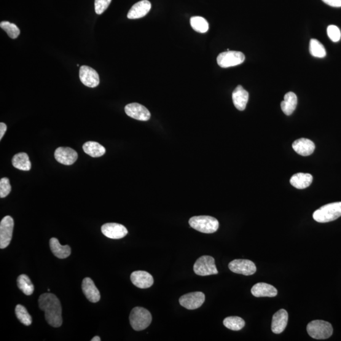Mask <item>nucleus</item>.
Segmentation results:
<instances>
[{
	"instance_id": "5701e85b",
	"label": "nucleus",
	"mask_w": 341,
	"mask_h": 341,
	"mask_svg": "<svg viewBox=\"0 0 341 341\" xmlns=\"http://www.w3.org/2000/svg\"><path fill=\"white\" fill-rule=\"evenodd\" d=\"M313 181V176L308 173H299L294 174L290 179V184L298 189H305Z\"/></svg>"
},
{
	"instance_id": "b1692460",
	"label": "nucleus",
	"mask_w": 341,
	"mask_h": 341,
	"mask_svg": "<svg viewBox=\"0 0 341 341\" xmlns=\"http://www.w3.org/2000/svg\"><path fill=\"white\" fill-rule=\"evenodd\" d=\"M298 104L297 96L294 93L289 92L284 96V101L281 102L282 111L286 115H291L296 109Z\"/></svg>"
},
{
	"instance_id": "7c9ffc66",
	"label": "nucleus",
	"mask_w": 341,
	"mask_h": 341,
	"mask_svg": "<svg viewBox=\"0 0 341 341\" xmlns=\"http://www.w3.org/2000/svg\"><path fill=\"white\" fill-rule=\"evenodd\" d=\"M15 314L21 323H22L26 326H29L31 325L32 322L31 316L29 315L28 310H27L26 308L24 307V306L21 305H17L16 306Z\"/></svg>"
},
{
	"instance_id": "a211bd4d",
	"label": "nucleus",
	"mask_w": 341,
	"mask_h": 341,
	"mask_svg": "<svg viewBox=\"0 0 341 341\" xmlns=\"http://www.w3.org/2000/svg\"><path fill=\"white\" fill-rule=\"evenodd\" d=\"M82 289L87 299L92 303L98 302L101 299L100 292L95 283L89 278H85L82 281Z\"/></svg>"
},
{
	"instance_id": "20e7f679",
	"label": "nucleus",
	"mask_w": 341,
	"mask_h": 341,
	"mask_svg": "<svg viewBox=\"0 0 341 341\" xmlns=\"http://www.w3.org/2000/svg\"><path fill=\"white\" fill-rule=\"evenodd\" d=\"M129 319L131 327L136 331H141L151 324L152 315L146 308L135 307L131 310Z\"/></svg>"
},
{
	"instance_id": "9d476101",
	"label": "nucleus",
	"mask_w": 341,
	"mask_h": 341,
	"mask_svg": "<svg viewBox=\"0 0 341 341\" xmlns=\"http://www.w3.org/2000/svg\"><path fill=\"white\" fill-rule=\"evenodd\" d=\"M205 294L202 292H190L179 298V302L182 307L188 310H195L200 308L205 302Z\"/></svg>"
},
{
	"instance_id": "ddd939ff",
	"label": "nucleus",
	"mask_w": 341,
	"mask_h": 341,
	"mask_svg": "<svg viewBox=\"0 0 341 341\" xmlns=\"http://www.w3.org/2000/svg\"><path fill=\"white\" fill-rule=\"evenodd\" d=\"M55 158L58 163L70 166L73 165L78 159V154L70 147H58L55 152Z\"/></svg>"
},
{
	"instance_id": "cd10ccee",
	"label": "nucleus",
	"mask_w": 341,
	"mask_h": 341,
	"mask_svg": "<svg viewBox=\"0 0 341 341\" xmlns=\"http://www.w3.org/2000/svg\"><path fill=\"white\" fill-rule=\"evenodd\" d=\"M223 324L226 328L238 331L245 327V322L243 319L239 316H229L224 319Z\"/></svg>"
},
{
	"instance_id": "2f4dec72",
	"label": "nucleus",
	"mask_w": 341,
	"mask_h": 341,
	"mask_svg": "<svg viewBox=\"0 0 341 341\" xmlns=\"http://www.w3.org/2000/svg\"><path fill=\"white\" fill-rule=\"evenodd\" d=\"M0 27L7 32L10 38L16 39L19 36L20 31L18 27L14 24L10 23L9 21H4L0 24Z\"/></svg>"
},
{
	"instance_id": "f3484780",
	"label": "nucleus",
	"mask_w": 341,
	"mask_h": 341,
	"mask_svg": "<svg viewBox=\"0 0 341 341\" xmlns=\"http://www.w3.org/2000/svg\"><path fill=\"white\" fill-rule=\"evenodd\" d=\"M151 9V4L148 0H142L137 3L129 10L127 17L129 19H138L145 17Z\"/></svg>"
},
{
	"instance_id": "4c0bfd02",
	"label": "nucleus",
	"mask_w": 341,
	"mask_h": 341,
	"mask_svg": "<svg viewBox=\"0 0 341 341\" xmlns=\"http://www.w3.org/2000/svg\"><path fill=\"white\" fill-rule=\"evenodd\" d=\"M101 340V338L99 337V336H95L92 339H91V341H100Z\"/></svg>"
},
{
	"instance_id": "7ed1b4c3",
	"label": "nucleus",
	"mask_w": 341,
	"mask_h": 341,
	"mask_svg": "<svg viewBox=\"0 0 341 341\" xmlns=\"http://www.w3.org/2000/svg\"><path fill=\"white\" fill-rule=\"evenodd\" d=\"M189 224L193 229L207 234L216 232L219 225L216 218L208 216L192 217L189 220Z\"/></svg>"
},
{
	"instance_id": "f8f14e48",
	"label": "nucleus",
	"mask_w": 341,
	"mask_h": 341,
	"mask_svg": "<svg viewBox=\"0 0 341 341\" xmlns=\"http://www.w3.org/2000/svg\"><path fill=\"white\" fill-rule=\"evenodd\" d=\"M126 114L133 119L139 121H148L150 118V112L146 107L139 103L127 104L125 107Z\"/></svg>"
},
{
	"instance_id": "e433bc0d",
	"label": "nucleus",
	"mask_w": 341,
	"mask_h": 341,
	"mask_svg": "<svg viewBox=\"0 0 341 341\" xmlns=\"http://www.w3.org/2000/svg\"><path fill=\"white\" fill-rule=\"evenodd\" d=\"M7 130V127L6 124H5L4 123H0V140H2L5 135V132H6Z\"/></svg>"
},
{
	"instance_id": "a878e982",
	"label": "nucleus",
	"mask_w": 341,
	"mask_h": 341,
	"mask_svg": "<svg viewBox=\"0 0 341 341\" xmlns=\"http://www.w3.org/2000/svg\"><path fill=\"white\" fill-rule=\"evenodd\" d=\"M12 165L15 168L21 171H29L31 169V163L26 153L20 152L12 158Z\"/></svg>"
},
{
	"instance_id": "4be33fe9",
	"label": "nucleus",
	"mask_w": 341,
	"mask_h": 341,
	"mask_svg": "<svg viewBox=\"0 0 341 341\" xmlns=\"http://www.w3.org/2000/svg\"><path fill=\"white\" fill-rule=\"evenodd\" d=\"M50 246L51 251L55 256L58 259H63L69 257L71 254V248L69 245L62 246L61 245L58 239L52 238L50 240Z\"/></svg>"
},
{
	"instance_id": "4468645a",
	"label": "nucleus",
	"mask_w": 341,
	"mask_h": 341,
	"mask_svg": "<svg viewBox=\"0 0 341 341\" xmlns=\"http://www.w3.org/2000/svg\"><path fill=\"white\" fill-rule=\"evenodd\" d=\"M101 232L106 237L115 239L124 238L128 234V230L124 225L118 223H106L101 227Z\"/></svg>"
},
{
	"instance_id": "bb28decb",
	"label": "nucleus",
	"mask_w": 341,
	"mask_h": 341,
	"mask_svg": "<svg viewBox=\"0 0 341 341\" xmlns=\"http://www.w3.org/2000/svg\"><path fill=\"white\" fill-rule=\"evenodd\" d=\"M17 286L21 291L26 295L30 296L33 293L34 286L31 279L26 275H21L17 278Z\"/></svg>"
},
{
	"instance_id": "39448f33",
	"label": "nucleus",
	"mask_w": 341,
	"mask_h": 341,
	"mask_svg": "<svg viewBox=\"0 0 341 341\" xmlns=\"http://www.w3.org/2000/svg\"><path fill=\"white\" fill-rule=\"evenodd\" d=\"M307 331L310 336L315 339H328L333 334L332 325L329 322L320 320L310 322Z\"/></svg>"
},
{
	"instance_id": "1a4fd4ad",
	"label": "nucleus",
	"mask_w": 341,
	"mask_h": 341,
	"mask_svg": "<svg viewBox=\"0 0 341 341\" xmlns=\"http://www.w3.org/2000/svg\"><path fill=\"white\" fill-rule=\"evenodd\" d=\"M231 271L239 275L251 276L257 270L256 265L251 260L246 259H236L231 262L228 265Z\"/></svg>"
},
{
	"instance_id": "9b49d317",
	"label": "nucleus",
	"mask_w": 341,
	"mask_h": 341,
	"mask_svg": "<svg viewBox=\"0 0 341 341\" xmlns=\"http://www.w3.org/2000/svg\"><path fill=\"white\" fill-rule=\"evenodd\" d=\"M79 77L82 84L88 87H96L100 82L98 72L90 66H80Z\"/></svg>"
},
{
	"instance_id": "423d86ee",
	"label": "nucleus",
	"mask_w": 341,
	"mask_h": 341,
	"mask_svg": "<svg viewBox=\"0 0 341 341\" xmlns=\"http://www.w3.org/2000/svg\"><path fill=\"white\" fill-rule=\"evenodd\" d=\"M196 275L200 276L215 275L218 274L213 257L204 256L198 258L193 266Z\"/></svg>"
},
{
	"instance_id": "412c9836",
	"label": "nucleus",
	"mask_w": 341,
	"mask_h": 341,
	"mask_svg": "<svg viewBox=\"0 0 341 341\" xmlns=\"http://www.w3.org/2000/svg\"><path fill=\"white\" fill-rule=\"evenodd\" d=\"M252 294L256 297H275L278 294V290L270 284L259 283L252 287Z\"/></svg>"
},
{
	"instance_id": "6ab92c4d",
	"label": "nucleus",
	"mask_w": 341,
	"mask_h": 341,
	"mask_svg": "<svg viewBox=\"0 0 341 341\" xmlns=\"http://www.w3.org/2000/svg\"><path fill=\"white\" fill-rule=\"evenodd\" d=\"M292 149L298 154L303 156H308L313 154L315 149V144L309 139H300L297 140L292 145Z\"/></svg>"
},
{
	"instance_id": "6e6552de",
	"label": "nucleus",
	"mask_w": 341,
	"mask_h": 341,
	"mask_svg": "<svg viewBox=\"0 0 341 341\" xmlns=\"http://www.w3.org/2000/svg\"><path fill=\"white\" fill-rule=\"evenodd\" d=\"M14 222L12 217L7 216L0 222V248L4 249L12 240Z\"/></svg>"
},
{
	"instance_id": "c756f323",
	"label": "nucleus",
	"mask_w": 341,
	"mask_h": 341,
	"mask_svg": "<svg viewBox=\"0 0 341 341\" xmlns=\"http://www.w3.org/2000/svg\"><path fill=\"white\" fill-rule=\"evenodd\" d=\"M309 50L311 55L314 57L322 58L326 56V49L318 40L315 39L310 40Z\"/></svg>"
},
{
	"instance_id": "c9c22d12",
	"label": "nucleus",
	"mask_w": 341,
	"mask_h": 341,
	"mask_svg": "<svg viewBox=\"0 0 341 341\" xmlns=\"http://www.w3.org/2000/svg\"><path fill=\"white\" fill-rule=\"evenodd\" d=\"M322 2L332 7H341V0H322Z\"/></svg>"
},
{
	"instance_id": "f257e3e1",
	"label": "nucleus",
	"mask_w": 341,
	"mask_h": 341,
	"mask_svg": "<svg viewBox=\"0 0 341 341\" xmlns=\"http://www.w3.org/2000/svg\"><path fill=\"white\" fill-rule=\"evenodd\" d=\"M38 302L48 323L56 328L60 327L63 322L62 308L58 298L52 293H44L40 296Z\"/></svg>"
},
{
	"instance_id": "dca6fc26",
	"label": "nucleus",
	"mask_w": 341,
	"mask_h": 341,
	"mask_svg": "<svg viewBox=\"0 0 341 341\" xmlns=\"http://www.w3.org/2000/svg\"><path fill=\"white\" fill-rule=\"evenodd\" d=\"M288 322V313L286 310L281 309L274 315L271 329L275 334H281L285 330Z\"/></svg>"
},
{
	"instance_id": "f704fd0d",
	"label": "nucleus",
	"mask_w": 341,
	"mask_h": 341,
	"mask_svg": "<svg viewBox=\"0 0 341 341\" xmlns=\"http://www.w3.org/2000/svg\"><path fill=\"white\" fill-rule=\"evenodd\" d=\"M112 0H95V11L97 14L101 15L105 12Z\"/></svg>"
},
{
	"instance_id": "473e14b6",
	"label": "nucleus",
	"mask_w": 341,
	"mask_h": 341,
	"mask_svg": "<svg viewBox=\"0 0 341 341\" xmlns=\"http://www.w3.org/2000/svg\"><path fill=\"white\" fill-rule=\"evenodd\" d=\"M12 190L9 178H3L0 180V197L5 198L9 195Z\"/></svg>"
},
{
	"instance_id": "72a5a7b5",
	"label": "nucleus",
	"mask_w": 341,
	"mask_h": 341,
	"mask_svg": "<svg viewBox=\"0 0 341 341\" xmlns=\"http://www.w3.org/2000/svg\"><path fill=\"white\" fill-rule=\"evenodd\" d=\"M327 34L331 41L336 42L339 41L341 33L339 29L337 26L331 25L327 28Z\"/></svg>"
},
{
	"instance_id": "f03ea898",
	"label": "nucleus",
	"mask_w": 341,
	"mask_h": 341,
	"mask_svg": "<svg viewBox=\"0 0 341 341\" xmlns=\"http://www.w3.org/2000/svg\"><path fill=\"white\" fill-rule=\"evenodd\" d=\"M341 216V202L327 204L314 212V220L321 223L335 221Z\"/></svg>"
},
{
	"instance_id": "aec40b11",
	"label": "nucleus",
	"mask_w": 341,
	"mask_h": 341,
	"mask_svg": "<svg viewBox=\"0 0 341 341\" xmlns=\"http://www.w3.org/2000/svg\"><path fill=\"white\" fill-rule=\"evenodd\" d=\"M232 98L236 108L243 111L248 101L249 94L242 86L238 85L233 91Z\"/></svg>"
},
{
	"instance_id": "393cba45",
	"label": "nucleus",
	"mask_w": 341,
	"mask_h": 341,
	"mask_svg": "<svg viewBox=\"0 0 341 341\" xmlns=\"http://www.w3.org/2000/svg\"><path fill=\"white\" fill-rule=\"evenodd\" d=\"M83 150L86 154L93 157L103 156L106 153V149L98 142L88 141L83 146Z\"/></svg>"
},
{
	"instance_id": "c85d7f7f",
	"label": "nucleus",
	"mask_w": 341,
	"mask_h": 341,
	"mask_svg": "<svg viewBox=\"0 0 341 341\" xmlns=\"http://www.w3.org/2000/svg\"><path fill=\"white\" fill-rule=\"evenodd\" d=\"M190 24L193 30L200 32V33H206L209 30V23L205 18L202 17H192L190 19Z\"/></svg>"
},
{
	"instance_id": "2eb2a0df",
	"label": "nucleus",
	"mask_w": 341,
	"mask_h": 341,
	"mask_svg": "<svg viewBox=\"0 0 341 341\" xmlns=\"http://www.w3.org/2000/svg\"><path fill=\"white\" fill-rule=\"evenodd\" d=\"M130 279L133 285L141 289L149 288L154 284L152 276L146 271H135L131 273Z\"/></svg>"
},
{
	"instance_id": "0eeeda50",
	"label": "nucleus",
	"mask_w": 341,
	"mask_h": 341,
	"mask_svg": "<svg viewBox=\"0 0 341 341\" xmlns=\"http://www.w3.org/2000/svg\"><path fill=\"white\" fill-rule=\"evenodd\" d=\"M245 60V56L243 53L227 51L219 54L217 58V62L222 68H229L243 63Z\"/></svg>"
}]
</instances>
